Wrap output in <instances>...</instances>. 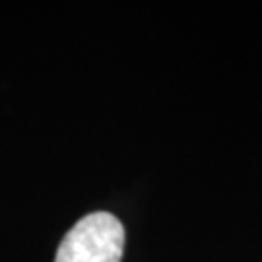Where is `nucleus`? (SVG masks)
<instances>
[{"instance_id":"obj_1","label":"nucleus","mask_w":262,"mask_h":262,"mask_svg":"<svg viewBox=\"0 0 262 262\" xmlns=\"http://www.w3.org/2000/svg\"><path fill=\"white\" fill-rule=\"evenodd\" d=\"M124 227L117 215L94 212L64 235L55 262H121Z\"/></svg>"}]
</instances>
